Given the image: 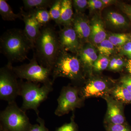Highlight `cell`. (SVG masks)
<instances>
[{
  "mask_svg": "<svg viewBox=\"0 0 131 131\" xmlns=\"http://www.w3.org/2000/svg\"><path fill=\"white\" fill-rule=\"evenodd\" d=\"M61 50L58 32L51 26H43L34 50L39 64L52 71Z\"/></svg>",
  "mask_w": 131,
  "mask_h": 131,
  "instance_id": "cell-1",
  "label": "cell"
},
{
  "mask_svg": "<svg viewBox=\"0 0 131 131\" xmlns=\"http://www.w3.org/2000/svg\"><path fill=\"white\" fill-rule=\"evenodd\" d=\"M0 47L1 53L12 64L25 61L29 51L33 50L24 30L16 28L8 30L1 36Z\"/></svg>",
  "mask_w": 131,
  "mask_h": 131,
  "instance_id": "cell-2",
  "label": "cell"
},
{
  "mask_svg": "<svg viewBox=\"0 0 131 131\" xmlns=\"http://www.w3.org/2000/svg\"><path fill=\"white\" fill-rule=\"evenodd\" d=\"M19 95L23 99L20 108L25 112L29 110H34L37 117L39 116L38 107L53 91V84H42L40 87L39 84L23 80H19Z\"/></svg>",
  "mask_w": 131,
  "mask_h": 131,
  "instance_id": "cell-3",
  "label": "cell"
},
{
  "mask_svg": "<svg viewBox=\"0 0 131 131\" xmlns=\"http://www.w3.org/2000/svg\"><path fill=\"white\" fill-rule=\"evenodd\" d=\"M82 66L78 56L61 50L52 71V83L61 77L69 78L73 82L79 83L83 79Z\"/></svg>",
  "mask_w": 131,
  "mask_h": 131,
  "instance_id": "cell-4",
  "label": "cell"
},
{
  "mask_svg": "<svg viewBox=\"0 0 131 131\" xmlns=\"http://www.w3.org/2000/svg\"><path fill=\"white\" fill-rule=\"evenodd\" d=\"M0 113V130L3 131H29L32 125L29 118L16 101L8 103Z\"/></svg>",
  "mask_w": 131,
  "mask_h": 131,
  "instance_id": "cell-5",
  "label": "cell"
},
{
  "mask_svg": "<svg viewBox=\"0 0 131 131\" xmlns=\"http://www.w3.org/2000/svg\"><path fill=\"white\" fill-rule=\"evenodd\" d=\"M13 70L20 80H25L37 84H53L50 78L52 71L39 64L34 54L29 63L13 67Z\"/></svg>",
  "mask_w": 131,
  "mask_h": 131,
  "instance_id": "cell-6",
  "label": "cell"
},
{
  "mask_svg": "<svg viewBox=\"0 0 131 131\" xmlns=\"http://www.w3.org/2000/svg\"><path fill=\"white\" fill-rule=\"evenodd\" d=\"M12 64L8 62L0 69V99L8 103L15 102L19 95V80Z\"/></svg>",
  "mask_w": 131,
  "mask_h": 131,
  "instance_id": "cell-7",
  "label": "cell"
},
{
  "mask_svg": "<svg viewBox=\"0 0 131 131\" xmlns=\"http://www.w3.org/2000/svg\"><path fill=\"white\" fill-rule=\"evenodd\" d=\"M79 92L80 88L77 86L63 87L57 99L58 105L54 112L55 114L61 117L81 107L83 99L80 96Z\"/></svg>",
  "mask_w": 131,
  "mask_h": 131,
  "instance_id": "cell-8",
  "label": "cell"
},
{
  "mask_svg": "<svg viewBox=\"0 0 131 131\" xmlns=\"http://www.w3.org/2000/svg\"><path fill=\"white\" fill-rule=\"evenodd\" d=\"M62 50L78 53L81 47V42L72 26L64 27L58 32Z\"/></svg>",
  "mask_w": 131,
  "mask_h": 131,
  "instance_id": "cell-9",
  "label": "cell"
},
{
  "mask_svg": "<svg viewBox=\"0 0 131 131\" xmlns=\"http://www.w3.org/2000/svg\"><path fill=\"white\" fill-rule=\"evenodd\" d=\"M111 89L107 82L100 79L91 80L81 89L80 95L83 99L91 97H105Z\"/></svg>",
  "mask_w": 131,
  "mask_h": 131,
  "instance_id": "cell-10",
  "label": "cell"
},
{
  "mask_svg": "<svg viewBox=\"0 0 131 131\" xmlns=\"http://www.w3.org/2000/svg\"><path fill=\"white\" fill-rule=\"evenodd\" d=\"M22 20L25 23L24 30L25 34L30 42L34 50L35 42L40 33L43 26L36 19L34 15L30 12H25L24 7L20 8Z\"/></svg>",
  "mask_w": 131,
  "mask_h": 131,
  "instance_id": "cell-11",
  "label": "cell"
},
{
  "mask_svg": "<svg viewBox=\"0 0 131 131\" xmlns=\"http://www.w3.org/2000/svg\"><path fill=\"white\" fill-rule=\"evenodd\" d=\"M103 98L107 103V124H124L125 118L122 103L107 96Z\"/></svg>",
  "mask_w": 131,
  "mask_h": 131,
  "instance_id": "cell-12",
  "label": "cell"
},
{
  "mask_svg": "<svg viewBox=\"0 0 131 131\" xmlns=\"http://www.w3.org/2000/svg\"><path fill=\"white\" fill-rule=\"evenodd\" d=\"M72 26L81 42L85 41L90 37L91 26L82 14L75 13L74 15Z\"/></svg>",
  "mask_w": 131,
  "mask_h": 131,
  "instance_id": "cell-13",
  "label": "cell"
},
{
  "mask_svg": "<svg viewBox=\"0 0 131 131\" xmlns=\"http://www.w3.org/2000/svg\"><path fill=\"white\" fill-rule=\"evenodd\" d=\"M72 1L62 0L61 15L59 26L64 27L72 26L74 13Z\"/></svg>",
  "mask_w": 131,
  "mask_h": 131,
  "instance_id": "cell-14",
  "label": "cell"
},
{
  "mask_svg": "<svg viewBox=\"0 0 131 131\" xmlns=\"http://www.w3.org/2000/svg\"><path fill=\"white\" fill-rule=\"evenodd\" d=\"M77 54L83 65L88 67H92L98 57L95 49L89 46L81 47Z\"/></svg>",
  "mask_w": 131,
  "mask_h": 131,
  "instance_id": "cell-15",
  "label": "cell"
},
{
  "mask_svg": "<svg viewBox=\"0 0 131 131\" xmlns=\"http://www.w3.org/2000/svg\"><path fill=\"white\" fill-rule=\"evenodd\" d=\"M91 27L90 37L94 43L99 44L106 39V33L101 20L98 19L94 20Z\"/></svg>",
  "mask_w": 131,
  "mask_h": 131,
  "instance_id": "cell-16",
  "label": "cell"
},
{
  "mask_svg": "<svg viewBox=\"0 0 131 131\" xmlns=\"http://www.w3.org/2000/svg\"><path fill=\"white\" fill-rule=\"evenodd\" d=\"M0 14L3 19L5 21H14L16 19H22L21 14L15 13L5 0H0Z\"/></svg>",
  "mask_w": 131,
  "mask_h": 131,
  "instance_id": "cell-17",
  "label": "cell"
},
{
  "mask_svg": "<svg viewBox=\"0 0 131 131\" xmlns=\"http://www.w3.org/2000/svg\"><path fill=\"white\" fill-rule=\"evenodd\" d=\"M56 0H24V9L28 11L39 8H50Z\"/></svg>",
  "mask_w": 131,
  "mask_h": 131,
  "instance_id": "cell-18",
  "label": "cell"
},
{
  "mask_svg": "<svg viewBox=\"0 0 131 131\" xmlns=\"http://www.w3.org/2000/svg\"><path fill=\"white\" fill-rule=\"evenodd\" d=\"M112 94L115 100L121 103L131 102V93L122 85L117 86L113 89Z\"/></svg>",
  "mask_w": 131,
  "mask_h": 131,
  "instance_id": "cell-19",
  "label": "cell"
},
{
  "mask_svg": "<svg viewBox=\"0 0 131 131\" xmlns=\"http://www.w3.org/2000/svg\"><path fill=\"white\" fill-rule=\"evenodd\" d=\"M108 23L115 27H122L127 25V23L124 16L116 12L108 13L107 18Z\"/></svg>",
  "mask_w": 131,
  "mask_h": 131,
  "instance_id": "cell-20",
  "label": "cell"
},
{
  "mask_svg": "<svg viewBox=\"0 0 131 131\" xmlns=\"http://www.w3.org/2000/svg\"><path fill=\"white\" fill-rule=\"evenodd\" d=\"M28 12L32 13L36 19L43 26L46 25L51 20L49 11L46 8L34 9Z\"/></svg>",
  "mask_w": 131,
  "mask_h": 131,
  "instance_id": "cell-21",
  "label": "cell"
},
{
  "mask_svg": "<svg viewBox=\"0 0 131 131\" xmlns=\"http://www.w3.org/2000/svg\"><path fill=\"white\" fill-rule=\"evenodd\" d=\"M62 0H56L49 11L51 20L59 26L61 18Z\"/></svg>",
  "mask_w": 131,
  "mask_h": 131,
  "instance_id": "cell-22",
  "label": "cell"
},
{
  "mask_svg": "<svg viewBox=\"0 0 131 131\" xmlns=\"http://www.w3.org/2000/svg\"><path fill=\"white\" fill-rule=\"evenodd\" d=\"M98 49L101 55L108 57L113 52L114 46L108 39H106L99 44Z\"/></svg>",
  "mask_w": 131,
  "mask_h": 131,
  "instance_id": "cell-23",
  "label": "cell"
},
{
  "mask_svg": "<svg viewBox=\"0 0 131 131\" xmlns=\"http://www.w3.org/2000/svg\"><path fill=\"white\" fill-rule=\"evenodd\" d=\"M108 40L114 46H121L129 42V39L127 35L125 34H114L108 37Z\"/></svg>",
  "mask_w": 131,
  "mask_h": 131,
  "instance_id": "cell-24",
  "label": "cell"
},
{
  "mask_svg": "<svg viewBox=\"0 0 131 131\" xmlns=\"http://www.w3.org/2000/svg\"><path fill=\"white\" fill-rule=\"evenodd\" d=\"M109 63V60L107 57L100 54L92 67L95 71L97 72L102 71L108 67Z\"/></svg>",
  "mask_w": 131,
  "mask_h": 131,
  "instance_id": "cell-25",
  "label": "cell"
},
{
  "mask_svg": "<svg viewBox=\"0 0 131 131\" xmlns=\"http://www.w3.org/2000/svg\"><path fill=\"white\" fill-rule=\"evenodd\" d=\"M78 127L74 121V114L71 118L70 122L66 123L57 129L56 131H78Z\"/></svg>",
  "mask_w": 131,
  "mask_h": 131,
  "instance_id": "cell-26",
  "label": "cell"
},
{
  "mask_svg": "<svg viewBox=\"0 0 131 131\" xmlns=\"http://www.w3.org/2000/svg\"><path fill=\"white\" fill-rule=\"evenodd\" d=\"M72 4L76 13L82 14L88 6V1L86 0H74L72 1Z\"/></svg>",
  "mask_w": 131,
  "mask_h": 131,
  "instance_id": "cell-27",
  "label": "cell"
},
{
  "mask_svg": "<svg viewBox=\"0 0 131 131\" xmlns=\"http://www.w3.org/2000/svg\"><path fill=\"white\" fill-rule=\"evenodd\" d=\"M124 64V61L121 58H113L109 63L108 69L112 70H119L123 68Z\"/></svg>",
  "mask_w": 131,
  "mask_h": 131,
  "instance_id": "cell-28",
  "label": "cell"
},
{
  "mask_svg": "<svg viewBox=\"0 0 131 131\" xmlns=\"http://www.w3.org/2000/svg\"><path fill=\"white\" fill-rule=\"evenodd\" d=\"M37 121L39 124L32 125L29 131H49L45 125L44 120L38 116L37 119Z\"/></svg>",
  "mask_w": 131,
  "mask_h": 131,
  "instance_id": "cell-29",
  "label": "cell"
},
{
  "mask_svg": "<svg viewBox=\"0 0 131 131\" xmlns=\"http://www.w3.org/2000/svg\"><path fill=\"white\" fill-rule=\"evenodd\" d=\"M107 131H131L125 124H107Z\"/></svg>",
  "mask_w": 131,
  "mask_h": 131,
  "instance_id": "cell-30",
  "label": "cell"
},
{
  "mask_svg": "<svg viewBox=\"0 0 131 131\" xmlns=\"http://www.w3.org/2000/svg\"><path fill=\"white\" fill-rule=\"evenodd\" d=\"M103 6L101 1L90 0L88 1V6L92 10L101 9Z\"/></svg>",
  "mask_w": 131,
  "mask_h": 131,
  "instance_id": "cell-31",
  "label": "cell"
},
{
  "mask_svg": "<svg viewBox=\"0 0 131 131\" xmlns=\"http://www.w3.org/2000/svg\"><path fill=\"white\" fill-rule=\"evenodd\" d=\"M121 85L125 87L131 93V76H125L121 80Z\"/></svg>",
  "mask_w": 131,
  "mask_h": 131,
  "instance_id": "cell-32",
  "label": "cell"
},
{
  "mask_svg": "<svg viewBox=\"0 0 131 131\" xmlns=\"http://www.w3.org/2000/svg\"><path fill=\"white\" fill-rule=\"evenodd\" d=\"M122 53L131 59V42H127L122 46Z\"/></svg>",
  "mask_w": 131,
  "mask_h": 131,
  "instance_id": "cell-33",
  "label": "cell"
},
{
  "mask_svg": "<svg viewBox=\"0 0 131 131\" xmlns=\"http://www.w3.org/2000/svg\"><path fill=\"white\" fill-rule=\"evenodd\" d=\"M122 9L123 12L131 20V5H123L122 7Z\"/></svg>",
  "mask_w": 131,
  "mask_h": 131,
  "instance_id": "cell-34",
  "label": "cell"
},
{
  "mask_svg": "<svg viewBox=\"0 0 131 131\" xmlns=\"http://www.w3.org/2000/svg\"><path fill=\"white\" fill-rule=\"evenodd\" d=\"M126 68L128 72L131 75V59H129L127 61L126 64Z\"/></svg>",
  "mask_w": 131,
  "mask_h": 131,
  "instance_id": "cell-35",
  "label": "cell"
},
{
  "mask_svg": "<svg viewBox=\"0 0 131 131\" xmlns=\"http://www.w3.org/2000/svg\"><path fill=\"white\" fill-rule=\"evenodd\" d=\"M103 6H107L112 4L114 2V1L112 0H102Z\"/></svg>",
  "mask_w": 131,
  "mask_h": 131,
  "instance_id": "cell-36",
  "label": "cell"
},
{
  "mask_svg": "<svg viewBox=\"0 0 131 131\" xmlns=\"http://www.w3.org/2000/svg\"><path fill=\"white\" fill-rule=\"evenodd\" d=\"M0 131H3L2 130H0Z\"/></svg>",
  "mask_w": 131,
  "mask_h": 131,
  "instance_id": "cell-37",
  "label": "cell"
}]
</instances>
